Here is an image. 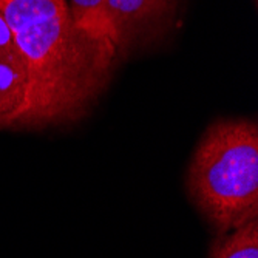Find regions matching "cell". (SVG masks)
I'll return each instance as SVG.
<instances>
[{"label": "cell", "instance_id": "obj_1", "mask_svg": "<svg viewBox=\"0 0 258 258\" xmlns=\"http://www.w3.org/2000/svg\"><path fill=\"white\" fill-rule=\"evenodd\" d=\"M27 63V107L17 130L75 124L107 90L118 60L107 36L78 27L70 8L60 16L16 33Z\"/></svg>", "mask_w": 258, "mask_h": 258}, {"label": "cell", "instance_id": "obj_2", "mask_svg": "<svg viewBox=\"0 0 258 258\" xmlns=\"http://www.w3.org/2000/svg\"><path fill=\"white\" fill-rule=\"evenodd\" d=\"M187 192L221 235L258 218V124L220 119L194 152Z\"/></svg>", "mask_w": 258, "mask_h": 258}, {"label": "cell", "instance_id": "obj_3", "mask_svg": "<svg viewBox=\"0 0 258 258\" xmlns=\"http://www.w3.org/2000/svg\"><path fill=\"white\" fill-rule=\"evenodd\" d=\"M110 40L118 59L166 37L178 16L181 0H105Z\"/></svg>", "mask_w": 258, "mask_h": 258}, {"label": "cell", "instance_id": "obj_4", "mask_svg": "<svg viewBox=\"0 0 258 258\" xmlns=\"http://www.w3.org/2000/svg\"><path fill=\"white\" fill-rule=\"evenodd\" d=\"M27 65L0 60V130H17L27 107Z\"/></svg>", "mask_w": 258, "mask_h": 258}, {"label": "cell", "instance_id": "obj_5", "mask_svg": "<svg viewBox=\"0 0 258 258\" xmlns=\"http://www.w3.org/2000/svg\"><path fill=\"white\" fill-rule=\"evenodd\" d=\"M68 10V0H0V14L13 33L54 19Z\"/></svg>", "mask_w": 258, "mask_h": 258}, {"label": "cell", "instance_id": "obj_6", "mask_svg": "<svg viewBox=\"0 0 258 258\" xmlns=\"http://www.w3.org/2000/svg\"><path fill=\"white\" fill-rule=\"evenodd\" d=\"M210 258H258V218L221 235L210 249Z\"/></svg>", "mask_w": 258, "mask_h": 258}, {"label": "cell", "instance_id": "obj_7", "mask_svg": "<svg viewBox=\"0 0 258 258\" xmlns=\"http://www.w3.org/2000/svg\"><path fill=\"white\" fill-rule=\"evenodd\" d=\"M0 60L25 63V59H23L16 42V34L13 33L2 14H0Z\"/></svg>", "mask_w": 258, "mask_h": 258}]
</instances>
